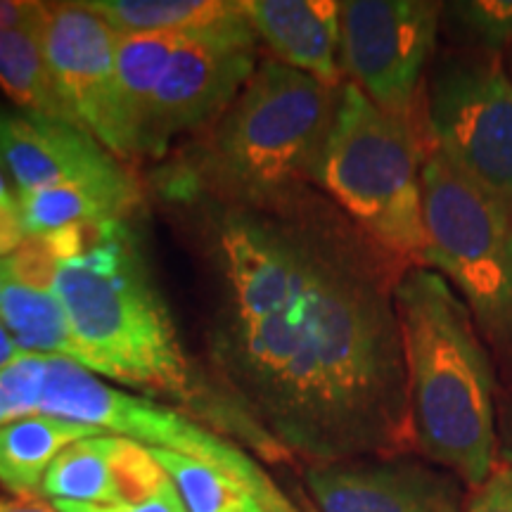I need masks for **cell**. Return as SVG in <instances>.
Here are the masks:
<instances>
[{
    "mask_svg": "<svg viewBox=\"0 0 512 512\" xmlns=\"http://www.w3.org/2000/svg\"><path fill=\"white\" fill-rule=\"evenodd\" d=\"M0 162L15 178L17 192L136 178L86 128L27 112H0Z\"/></svg>",
    "mask_w": 512,
    "mask_h": 512,
    "instance_id": "12",
    "label": "cell"
},
{
    "mask_svg": "<svg viewBox=\"0 0 512 512\" xmlns=\"http://www.w3.org/2000/svg\"><path fill=\"white\" fill-rule=\"evenodd\" d=\"M0 320L22 351L79 361L67 313L55 292L8 283L0 294Z\"/></svg>",
    "mask_w": 512,
    "mask_h": 512,
    "instance_id": "22",
    "label": "cell"
},
{
    "mask_svg": "<svg viewBox=\"0 0 512 512\" xmlns=\"http://www.w3.org/2000/svg\"><path fill=\"white\" fill-rule=\"evenodd\" d=\"M0 112H3V110H0Z\"/></svg>",
    "mask_w": 512,
    "mask_h": 512,
    "instance_id": "37",
    "label": "cell"
},
{
    "mask_svg": "<svg viewBox=\"0 0 512 512\" xmlns=\"http://www.w3.org/2000/svg\"><path fill=\"white\" fill-rule=\"evenodd\" d=\"M145 200L138 178L124 183L55 185L31 192H17L27 235H46L69 223L126 221Z\"/></svg>",
    "mask_w": 512,
    "mask_h": 512,
    "instance_id": "17",
    "label": "cell"
},
{
    "mask_svg": "<svg viewBox=\"0 0 512 512\" xmlns=\"http://www.w3.org/2000/svg\"><path fill=\"white\" fill-rule=\"evenodd\" d=\"M100 430L55 415H31L0 427V486L17 496V501H43L41 486L48 467L64 448Z\"/></svg>",
    "mask_w": 512,
    "mask_h": 512,
    "instance_id": "16",
    "label": "cell"
},
{
    "mask_svg": "<svg viewBox=\"0 0 512 512\" xmlns=\"http://www.w3.org/2000/svg\"><path fill=\"white\" fill-rule=\"evenodd\" d=\"M304 484L316 512H458L448 479L401 458L309 465Z\"/></svg>",
    "mask_w": 512,
    "mask_h": 512,
    "instance_id": "13",
    "label": "cell"
},
{
    "mask_svg": "<svg viewBox=\"0 0 512 512\" xmlns=\"http://www.w3.org/2000/svg\"><path fill=\"white\" fill-rule=\"evenodd\" d=\"M259 67V36L242 10L185 34L159 79L147 112L143 159H164L178 136L214 124Z\"/></svg>",
    "mask_w": 512,
    "mask_h": 512,
    "instance_id": "9",
    "label": "cell"
},
{
    "mask_svg": "<svg viewBox=\"0 0 512 512\" xmlns=\"http://www.w3.org/2000/svg\"><path fill=\"white\" fill-rule=\"evenodd\" d=\"M150 451L174 479L188 512H302L283 491L261 494L211 465L159 448Z\"/></svg>",
    "mask_w": 512,
    "mask_h": 512,
    "instance_id": "20",
    "label": "cell"
},
{
    "mask_svg": "<svg viewBox=\"0 0 512 512\" xmlns=\"http://www.w3.org/2000/svg\"><path fill=\"white\" fill-rule=\"evenodd\" d=\"M427 138L384 114L356 83L337 91L313 185L363 233L406 266H425L422 164Z\"/></svg>",
    "mask_w": 512,
    "mask_h": 512,
    "instance_id": "5",
    "label": "cell"
},
{
    "mask_svg": "<svg viewBox=\"0 0 512 512\" xmlns=\"http://www.w3.org/2000/svg\"><path fill=\"white\" fill-rule=\"evenodd\" d=\"M427 138L448 162L512 209V81L501 57H453L434 76Z\"/></svg>",
    "mask_w": 512,
    "mask_h": 512,
    "instance_id": "8",
    "label": "cell"
},
{
    "mask_svg": "<svg viewBox=\"0 0 512 512\" xmlns=\"http://www.w3.org/2000/svg\"><path fill=\"white\" fill-rule=\"evenodd\" d=\"M121 36V34H119ZM185 34H136L121 36L117 48V86L119 107L133 162L143 159V136L152 95L162 79L166 62L181 46Z\"/></svg>",
    "mask_w": 512,
    "mask_h": 512,
    "instance_id": "19",
    "label": "cell"
},
{
    "mask_svg": "<svg viewBox=\"0 0 512 512\" xmlns=\"http://www.w3.org/2000/svg\"><path fill=\"white\" fill-rule=\"evenodd\" d=\"M3 512H57L41 501H8Z\"/></svg>",
    "mask_w": 512,
    "mask_h": 512,
    "instance_id": "31",
    "label": "cell"
},
{
    "mask_svg": "<svg viewBox=\"0 0 512 512\" xmlns=\"http://www.w3.org/2000/svg\"><path fill=\"white\" fill-rule=\"evenodd\" d=\"M119 38L83 3H46L43 53L64 107L114 157L136 164L119 107Z\"/></svg>",
    "mask_w": 512,
    "mask_h": 512,
    "instance_id": "11",
    "label": "cell"
},
{
    "mask_svg": "<svg viewBox=\"0 0 512 512\" xmlns=\"http://www.w3.org/2000/svg\"><path fill=\"white\" fill-rule=\"evenodd\" d=\"M41 413L81 422L105 434L136 441L145 448L192 458L226 472L261 494H280V486L259 460L235 441L207 430L176 408L114 389L91 370L64 356L48 358Z\"/></svg>",
    "mask_w": 512,
    "mask_h": 512,
    "instance_id": "7",
    "label": "cell"
},
{
    "mask_svg": "<svg viewBox=\"0 0 512 512\" xmlns=\"http://www.w3.org/2000/svg\"><path fill=\"white\" fill-rule=\"evenodd\" d=\"M79 366L155 396L268 465L294 456L259 420L188 356L174 313L159 292L140 238L128 221H105L98 245L60 264L55 278Z\"/></svg>",
    "mask_w": 512,
    "mask_h": 512,
    "instance_id": "2",
    "label": "cell"
},
{
    "mask_svg": "<svg viewBox=\"0 0 512 512\" xmlns=\"http://www.w3.org/2000/svg\"><path fill=\"white\" fill-rule=\"evenodd\" d=\"M8 413H5V408H3V403H0V427L3 425H8Z\"/></svg>",
    "mask_w": 512,
    "mask_h": 512,
    "instance_id": "34",
    "label": "cell"
},
{
    "mask_svg": "<svg viewBox=\"0 0 512 512\" xmlns=\"http://www.w3.org/2000/svg\"><path fill=\"white\" fill-rule=\"evenodd\" d=\"M10 283L31 287V290L53 292L60 261L50 252L43 235H29L17 252L8 256Z\"/></svg>",
    "mask_w": 512,
    "mask_h": 512,
    "instance_id": "25",
    "label": "cell"
},
{
    "mask_svg": "<svg viewBox=\"0 0 512 512\" xmlns=\"http://www.w3.org/2000/svg\"><path fill=\"white\" fill-rule=\"evenodd\" d=\"M174 484L150 448L100 434L64 448L43 477V501L117 505L155 496Z\"/></svg>",
    "mask_w": 512,
    "mask_h": 512,
    "instance_id": "14",
    "label": "cell"
},
{
    "mask_svg": "<svg viewBox=\"0 0 512 512\" xmlns=\"http://www.w3.org/2000/svg\"><path fill=\"white\" fill-rule=\"evenodd\" d=\"M48 358L46 354L22 351L10 366L0 370V403L10 422L41 413Z\"/></svg>",
    "mask_w": 512,
    "mask_h": 512,
    "instance_id": "24",
    "label": "cell"
},
{
    "mask_svg": "<svg viewBox=\"0 0 512 512\" xmlns=\"http://www.w3.org/2000/svg\"><path fill=\"white\" fill-rule=\"evenodd\" d=\"M57 512H188L185 510L183 496L176 484H169L166 489L157 491L155 496L143 498L136 503H117V505H88V503H48Z\"/></svg>",
    "mask_w": 512,
    "mask_h": 512,
    "instance_id": "26",
    "label": "cell"
},
{
    "mask_svg": "<svg viewBox=\"0 0 512 512\" xmlns=\"http://www.w3.org/2000/svg\"><path fill=\"white\" fill-rule=\"evenodd\" d=\"M8 202H17V195H12L8 183H5V176L0 174V204H8Z\"/></svg>",
    "mask_w": 512,
    "mask_h": 512,
    "instance_id": "32",
    "label": "cell"
},
{
    "mask_svg": "<svg viewBox=\"0 0 512 512\" xmlns=\"http://www.w3.org/2000/svg\"><path fill=\"white\" fill-rule=\"evenodd\" d=\"M422 219L425 266L460 294L484 342L512 358V209L430 147Z\"/></svg>",
    "mask_w": 512,
    "mask_h": 512,
    "instance_id": "6",
    "label": "cell"
},
{
    "mask_svg": "<svg viewBox=\"0 0 512 512\" xmlns=\"http://www.w3.org/2000/svg\"><path fill=\"white\" fill-rule=\"evenodd\" d=\"M441 15L444 5L430 0L342 3L339 57L344 74L384 114L413 126L425 138L422 74L437 43Z\"/></svg>",
    "mask_w": 512,
    "mask_h": 512,
    "instance_id": "10",
    "label": "cell"
},
{
    "mask_svg": "<svg viewBox=\"0 0 512 512\" xmlns=\"http://www.w3.org/2000/svg\"><path fill=\"white\" fill-rule=\"evenodd\" d=\"M43 19L46 3H38L29 19L0 31V88L22 112L74 124L43 53Z\"/></svg>",
    "mask_w": 512,
    "mask_h": 512,
    "instance_id": "18",
    "label": "cell"
},
{
    "mask_svg": "<svg viewBox=\"0 0 512 512\" xmlns=\"http://www.w3.org/2000/svg\"><path fill=\"white\" fill-rule=\"evenodd\" d=\"M83 5L121 36L190 34L238 10V0H91Z\"/></svg>",
    "mask_w": 512,
    "mask_h": 512,
    "instance_id": "21",
    "label": "cell"
},
{
    "mask_svg": "<svg viewBox=\"0 0 512 512\" xmlns=\"http://www.w3.org/2000/svg\"><path fill=\"white\" fill-rule=\"evenodd\" d=\"M10 283V271H8V259H0V294Z\"/></svg>",
    "mask_w": 512,
    "mask_h": 512,
    "instance_id": "33",
    "label": "cell"
},
{
    "mask_svg": "<svg viewBox=\"0 0 512 512\" xmlns=\"http://www.w3.org/2000/svg\"><path fill=\"white\" fill-rule=\"evenodd\" d=\"M415 446L477 489L498 463L496 373L467 304L444 275L406 268L396 287Z\"/></svg>",
    "mask_w": 512,
    "mask_h": 512,
    "instance_id": "3",
    "label": "cell"
},
{
    "mask_svg": "<svg viewBox=\"0 0 512 512\" xmlns=\"http://www.w3.org/2000/svg\"><path fill=\"white\" fill-rule=\"evenodd\" d=\"M38 10V3L31 0H0V31L17 27Z\"/></svg>",
    "mask_w": 512,
    "mask_h": 512,
    "instance_id": "29",
    "label": "cell"
},
{
    "mask_svg": "<svg viewBox=\"0 0 512 512\" xmlns=\"http://www.w3.org/2000/svg\"><path fill=\"white\" fill-rule=\"evenodd\" d=\"M242 10L275 60L342 86V3L335 0H242Z\"/></svg>",
    "mask_w": 512,
    "mask_h": 512,
    "instance_id": "15",
    "label": "cell"
},
{
    "mask_svg": "<svg viewBox=\"0 0 512 512\" xmlns=\"http://www.w3.org/2000/svg\"><path fill=\"white\" fill-rule=\"evenodd\" d=\"M211 375L309 465L413 451L396 287L406 268L316 185L188 204Z\"/></svg>",
    "mask_w": 512,
    "mask_h": 512,
    "instance_id": "1",
    "label": "cell"
},
{
    "mask_svg": "<svg viewBox=\"0 0 512 512\" xmlns=\"http://www.w3.org/2000/svg\"><path fill=\"white\" fill-rule=\"evenodd\" d=\"M306 505H309V508H306V512H316V508H313L311 503H306Z\"/></svg>",
    "mask_w": 512,
    "mask_h": 512,
    "instance_id": "36",
    "label": "cell"
},
{
    "mask_svg": "<svg viewBox=\"0 0 512 512\" xmlns=\"http://www.w3.org/2000/svg\"><path fill=\"white\" fill-rule=\"evenodd\" d=\"M5 505H8V501H5V498H3V496H0V512H3V510H5Z\"/></svg>",
    "mask_w": 512,
    "mask_h": 512,
    "instance_id": "35",
    "label": "cell"
},
{
    "mask_svg": "<svg viewBox=\"0 0 512 512\" xmlns=\"http://www.w3.org/2000/svg\"><path fill=\"white\" fill-rule=\"evenodd\" d=\"M19 354H22V349H19L15 337L10 335V330L3 325V320H0V370L10 366Z\"/></svg>",
    "mask_w": 512,
    "mask_h": 512,
    "instance_id": "30",
    "label": "cell"
},
{
    "mask_svg": "<svg viewBox=\"0 0 512 512\" xmlns=\"http://www.w3.org/2000/svg\"><path fill=\"white\" fill-rule=\"evenodd\" d=\"M337 91L273 57L261 60L185 159L202 195L264 204L309 185L335 117Z\"/></svg>",
    "mask_w": 512,
    "mask_h": 512,
    "instance_id": "4",
    "label": "cell"
},
{
    "mask_svg": "<svg viewBox=\"0 0 512 512\" xmlns=\"http://www.w3.org/2000/svg\"><path fill=\"white\" fill-rule=\"evenodd\" d=\"M465 512H512V465H501L472 489Z\"/></svg>",
    "mask_w": 512,
    "mask_h": 512,
    "instance_id": "27",
    "label": "cell"
},
{
    "mask_svg": "<svg viewBox=\"0 0 512 512\" xmlns=\"http://www.w3.org/2000/svg\"><path fill=\"white\" fill-rule=\"evenodd\" d=\"M444 8L479 53L498 55L512 43V0H463Z\"/></svg>",
    "mask_w": 512,
    "mask_h": 512,
    "instance_id": "23",
    "label": "cell"
},
{
    "mask_svg": "<svg viewBox=\"0 0 512 512\" xmlns=\"http://www.w3.org/2000/svg\"><path fill=\"white\" fill-rule=\"evenodd\" d=\"M27 238L29 235L27 228H24L19 204H0V259H8L12 252L22 247V242Z\"/></svg>",
    "mask_w": 512,
    "mask_h": 512,
    "instance_id": "28",
    "label": "cell"
}]
</instances>
